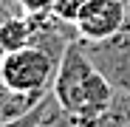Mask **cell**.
Here are the masks:
<instances>
[{
    "instance_id": "obj_9",
    "label": "cell",
    "mask_w": 130,
    "mask_h": 127,
    "mask_svg": "<svg viewBox=\"0 0 130 127\" xmlns=\"http://www.w3.org/2000/svg\"><path fill=\"white\" fill-rule=\"evenodd\" d=\"M85 3H88V0H57V3H54V14H59L62 20H68V23H74L76 14H79V9Z\"/></svg>"
},
{
    "instance_id": "obj_8",
    "label": "cell",
    "mask_w": 130,
    "mask_h": 127,
    "mask_svg": "<svg viewBox=\"0 0 130 127\" xmlns=\"http://www.w3.org/2000/svg\"><path fill=\"white\" fill-rule=\"evenodd\" d=\"M82 124H85V121L76 119L74 113H68V110L57 102L54 93L45 96V102H42V116H40V124H37V127H82Z\"/></svg>"
},
{
    "instance_id": "obj_7",
    "label": "cell",
    "mask_w": 130,
    "mask_h": 127,
    "mask_svg": "<svg viewBox=\"0 0 130 127\" xmlns=\"http://www.w3.org/2000/svg\"><path fill=\"white\" fill-rule=\"evenodd\" d=\"M96 127H130V93L127 90H119L113 93L107 110L99 116Z\"/></svg>"
},
{
    "instance_id": "obj_4",
    "label": "cell",
    "mask_w": 130,
    "mask_h": 127,
    "mask_svg": "<svg viewBox=\"0 0 130 127\" xmlns=\"http://www.w3.org/2000/svg\"><path fill=\"white\" fill-rule=\"evenodd\" d=\"M82 45L88 51V57L96 62V68L110 79L113 88L130 93V17L116 37L102 40V42H85L82 40Z\"/></svg>"
},
{
    "instance_id": "obj_2",
    "label": "cell",
    "mask_w": 130,
    "mask_h": 127,
    "mask_svg": "<svg viewBox=\"0 0 130 127\" xmlns=\"http://www.w3.org/2000/svg\"><path fill=\"white\" fill-rule=\"evenodd\" d=\"M57 71H59V59H54L40 45H26L20 51H9L0 57V79L9 88L23 93L48 96L54 90Z\"/></svg>"
},
{
    "instance_id": "obj_10",
    "label": "cell",
    "mask_w": 130,
    "mask_h": 127,
    "mask_svg": "<svg viewBox=\"0 0 130 127\" xmlns=\"http://www.w3.org/2000/svg\"><path fill=\"white\" fill-rule=\"evenodd\" d=\"M42 102H45V99H42ZM42 102L37 104L34 110L17 116V119H11V121H3L0 127H37V124H40V116H42Z\"/></svg>"
},
{
    "instance_id": "obj_5",
    "label": "cell",
    "mask_w": 130,
    "mask_h": 127,
    "mask_svg": "<svg viewBox=\"0 0 130 127\" xmlns=\"http://www.w3.org/2000/svg\"><path fill=\"white\" fill-rule=\"evenodd\" d=\"M26 45H34V20L31 14H11L0 26V57L9 51H20Z\"/></svg>"
},
{
    "instance_id": "obj_1",
    "label": "cell",
    "mask_w": 130,
    "mask_h": 127,
    "mask_svg": "<svg viewBox=\"0 0 130 127\" xmlns=\"http://www.w3.org/2000/svg\"><path fill=\"white\" fill-rule=\"evenodd\" d=\"M51 93L57 96V102L68 113H74L85 124H96L99 116L107 110L116 88L96 68V62L88 57L82 40H74L59 62L57 82H54Z\"/></svg>"
},
{
    "instance_id": "obj_13",
    "label": "cell",
    "mask_w": 130,
    "mask_h": 127,
    "mask_svg": "<svg viewBox=\"0 0 130 127\" xmlns=\"http://www.w3.org/2000/svg\"><path fill=\"white\" fill-rule=\"evenodd\" d=\"M127 3H130V0H127Z\"/></svg>"
},
{
    "instance_id": "obj_3",
    "label": "cell",
    "mask_w": 130,
    "mask_h": 127,
    "mask_svg": "<svg viewBox=\"0 0 130 127\" xmlns=\"http://www.w3.org/2000/svg\"><path fill=\"white\" fill-rule=\"evenodd\" d=\"M127 17H130V3L127 0H88L79 9L74 26H76L79 40L102 42V40L116 37L124 28Z\"/></svg>"
},
{
    "instance_id": "obj_12",
    "label": "cell",
    "mask_w": 130,
    "mask_h": 127,
    "mask_svg": "<svg viewBox=\"0 0 130 127\" xmlns=\"http://www.w3.org/2000/svg\"><path fill=\"white\" fill-rule=\"evenodd\" d=\"M20 11H23V9H20L17 0H0V26H3L11 14H20Z\"/></svg>"
},
{
    "instance_id": "obj_11",
    "label": "cell",
    "mask_w": 130,
    "mask_h": 127,
    "mask_svg": "<svg viewBox=\"0 0 130 127\" xmlns=\"http://www.w3.org/2000/svg\"><path fill=\"white\" fill-rule=\"evenodd\" d=\"M23 14H54L57 0H17Z\"/></svg>"
},
{
    "instance_id": "obj_6",
    "label": "cell",
    "mask_w": 130,
    "mask_h": 127,
    "mask_svg": "<svg viewBox=\"0 0 130 127\" xmlns=\"http://www.w3.org/2000/svg\"><path fill=\"white\" fill-rule=\"evenodd\" d=\"M45 99V96H37V93H23V90H14L0 79V124L11 121L17 116H23L28 110H34L37 104Z\"/></svg>"
}]
</instances>
